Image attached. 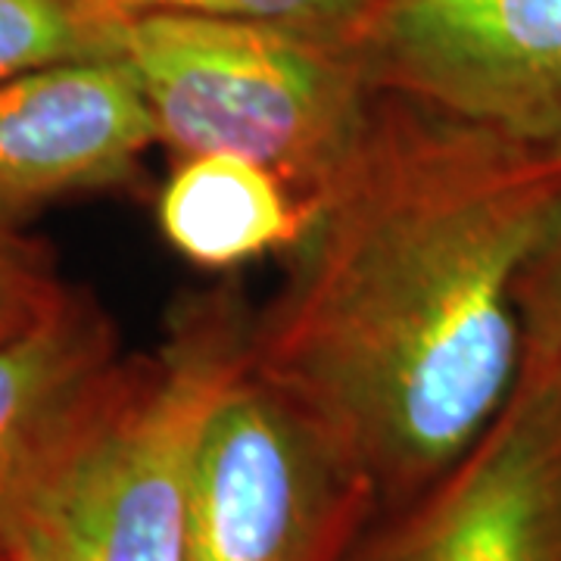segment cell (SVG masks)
Segmentation results:
<instances>
[{
    "instance_id": "12",
    "label": "cell",
    "mask_w": 561,
    "mask_h": 561,
    "mask_svg": "<svg viewBox=\"0 0 561 561\" xmlns=\"http://www.w3.org/2000/svg\"><path fill=\"white\" fill-rule=\"evenodd\" d=\"M66 287L41 243L20 234V225L0 221V341L35 328L60 309Z\"/></svg>"
},
{
    "instance_id": "11",
    "label": "cell",
    "mask_w": 561,
    "mask_h": 561,
    "mask_svg": "<svg viewBox=\"0 0 561 561\" xmlns=\"http://www.w3.org/2000/svg\"><path fill=\"white\" fill-rule=\"evenodd\" d=\"M113 20L128 22L150 13L213 16L284 25L321 38L359 44L381 0H98Z\"/></svg>"
},
{
    "instance_id": "7",
    "label": "cell",
    "mask_w": 561,
    "mask_h": 561,
    "mask_svg": "<svg viewBox=\"0 0 561 561\" xmlns=\"http://www.w3.org/2000/svg\"><path fill=\"white\" fill-rule=\"evenodd\" d=\"M135 365L122 356L113 321L79 290L0 341V549H13L57 502Z\"/></svg>"
},
{
    "instance_id": "1",
    "label": "cell",
    "mask_w": 561,
    "mask_h": 561,
    "mask_svg": "<svg viewBox=\"0 0 561 561\" xmlns=\"http://www.w3.org/2000/svg\"><path fill=\"white\" fill-rule=\"evenodd\" d=\"M561 213V157L378 91L309 203L247 368L400 505L478 443L524 368L518 290Z\"/></svg>"
},
{
    "instance_id": "8",
    "label": "cell",
    "mask_w": 561,
    "mask_h": 561,
    "mask_svg": "<svg viewBox=\"0 0 561 561\" xmlns=\"http://www.w3.org/2000/svg\"><path fill=\"white\" fill-rule=\"evenodd\" d=\"M157 140L135 69L122 57L44 66L0 81V221L125 184Z\"/></svg>"
},
{
    "instance_id": "2",
    "label": "cell",
    "mask_w": 561,
    "mask_h": 561,
    "mask_svg": "<svg viewBox=\"0 0 561 561\" xmlns=\"http://www.w3.org/2000/svg\"><path fill=\"white\" fill-rule=\"evenodd\" d=\"M119 57L179 160L262 162L306 203L337 179L378 101L359 44L265 22L135 16Z\"/></svg>"
},
{
    "instance_id": "5",
    "label": "cell",
    "mask_w": 561,
    "mask_h": 561,
    "mask_svg": "<svg viewBox=\"0 0 561 561\" xmlns=\"http://www.w3.org/2000/svg\"><path fill=\"white\" fill-rule=\"evenodd\" d=\"M371 84L561 157V0H381Z\"/></svg>"
},
{
    "instance_id": "4",
    "label": "cell",
    "mask_w": 561,
    "mask_h": 561,
    "mask_svg": "<svg viewBox=\"0 0 561 561\" xmlns=\"http://www.w3.org/2000/svg\"><path fill=\"white\" fill-rule=\"evenodd\" d=\"M378 505L362 461L247 368L203 424L184 561H346Z\"/></svg>"
},
{
    "instance_id": "3",
    "label": "cell",
    "mask_w": 561,
    "mask_h": 561,
    "mask_svg": "<svg viewBox=\"0 0 561 561\" xmlns=\"http://www.w3.org/2000/svg\"><path fill=\"white\" fill-rule=\"evenodd\" d=\"M250 321L234 287L179 302L162 346L138 359L113 415L47 508L79 561H184L203 424L247 371Z\"/></svg>"
},
{
    "instance_id": "9",
    "label": "cell",
    "mask_w": 561,
    "mask_h": 561,
    "mask_svg": "<svg viewBox=\"0 0 561 561\" xmlns=\"http://www.w3.org/2000/svg\"><path fill=\"white\" fill-rule=\"evenodd\" d=\"M309 203L262 162L231 153L181 157L157 201L165 243L206 272H228L300 238Z\"/></svg>"
},
{
    "instance_id": "13",
    "label": "cell",
    "mask_w": 561,
    "mask_h": 561,
    "mask_svg": "<svg viewBox=\"0 0 561 561\" xmlns=\"http://www.w3.org/2000/svg\"><path fill=\"white\" fill-rule=\"evenodd\" d=\"M524 356L552 365L561 375V213L518 290Z\"/></svg>"
},
{
    "instance_id": "10",
    "label": "cell",
    "mask_w": 561,
    "mask_h": 561,
    "mask_svg": "<svg viewBox=\"0 0 561 561\" xmlns=\"http://www.w3.org/2000/svg\"><path fill=\"white\" fill-rule=\"evenodd\" d=\"M125 22L98 0H0V81L44 66L119 57Z\"/></svg>"
},
{
    "instance_id": "14",
    "label": "cell",
    "mask_w": 561,
    "mask_h": 561,
    "mask_svg": "<svg viewBox=\"0 0 561 561\" xmlns=\"http://www.w3.org/2000/svg\"><path fill=\"white\" fill-rule=\"evenodd\" d=\"M13 561H79L66 540L62 527L50 512H44L10 549Z\"/></svg>"
},
{
    "instance_id": "6",
    "label": "cell",
    "mask_w": 561,
    "mask_h": 561,
    "mask_svg": "<svg viewBox=\"0 0 561 561\" xmlns=\"http://www.w3.org/2000/svg\"><path fill=\"white\" fill-rule=\"evenodd\" d=\"M346 561H561V375L524 356L478 443Z\"/></svg>"
},
{
    "instance_id": "15",
    "label": "cell",
    "mask_w": 561,
    "mask_h": 561,
    "mask_svg": "<svg viewBox=\"0 0 561 561\" xmlns=\"http://www.w3.org/2000/svg\"><path fill=\"white\" fill-rule=\"evenodd\" d=\"M0 561H13V556H10V549H0Z\"/></svg>"
}]
</instances>
